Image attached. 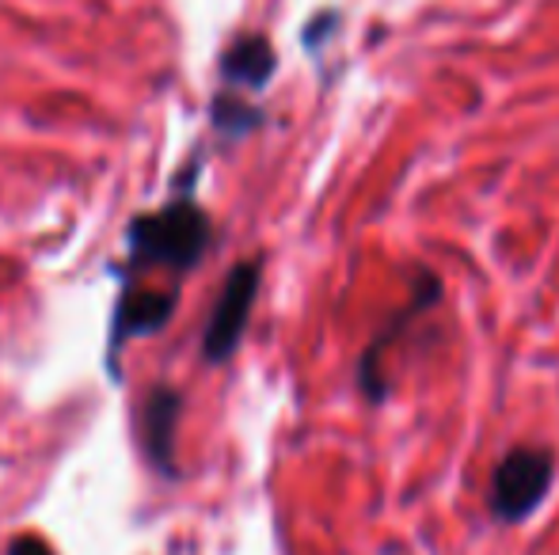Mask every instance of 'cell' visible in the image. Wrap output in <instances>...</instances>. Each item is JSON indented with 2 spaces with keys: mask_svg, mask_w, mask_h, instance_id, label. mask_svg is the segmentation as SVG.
I'll list each match as a JSON object with an SVG mask.
<instances>
[{
  "mask_svg": "<svg viewBox=\"0 0 559 555\" xmlns=\"http://www.w3.org/2000/svg\"><path fill=\"white\" fill-rule=\"evenodd\" d=\"M210 240H214V225H210L206 209L191 198V191L171 198L156 214L138 217L126 232L133 270L164 267L176 270V275H191L206 260Z\"/></svg>",
  "mask_w": 559,
  "mask_h": 555,
  "instance_id": "1",
  "label": "cell"
},
{
  "mask_svg": "<svg viewBox=\"0 0 559 555\" xmlns=\"http://www.w3.org/2000/svg\"><path fill=\"white\" fill-rule=\"evenodd\" d=\"M556 483V453L537 442H518L495 460L491 518L502 526L530 521L548 503Z\"/></svg>",
  "mask_w": 559,
  "mask_h": 555,
  "instance_id": "2",
  "label": "cell"
},
{
  "mask_svg": "<svg viewBox=\"0 0 559 555\" xmlns=\"http://www.w3.org/2000/svg\"><path fill=\"white\" fill-rule=\"evenodd\" d=\"M259 281H263V260H243L228 270L214 312H210V324L202 331V358L210 365H225L243 342V331H248L251 309H255L259 297Z\"/></svg>",
  "mask_w": 559,
  "mask_h": 555,
  "instance_id": "3",
  "label": "cell"
},
{
  "mask_svg": "<svg viewBox=\"0 0 559 555\" xmlns=\"http://www.w3.org/2000/svg\"><path fill=\"white\" fill-rule=\"evenodd\" d=\"M438 301H442V278L427 267H415L407 301L400 304L396 316H392L389 324L369 339V347L361 350V358H358V388L366 393V400L381 403L384 396H389V381H384V354H389L392 342L404 339V335L412 331V327L419 324L430 309H438Z\"/></svg>",
  "mask_w": 559,
  "mask_h": 555,
  "instance_id": "4",
  "label": "cell"
},
{
  "mask_svg": "<svg viewBox=\"0 0 559 555\" xmlns=\"http://www.w3.org/2000/svg\"><path fill=\"white\" fill-rule=\"evenodd\" d=\"M274 69H278V53L266 35H240L222 53V76L228 92H263L274 81Z\"/></svg>",
  "mask_w": 559,
  "mask_h": 555,
  "instance_id": "5",
  "label": "cell"
},
{
  "mask_svg": "<svg viewBox=\"0 0 559 555\" xmlns=\"http://www.w3.org/2000/svg\"><path fill=\"white\" fill-rule=\"evenodd\" d=\"M179 411H183V396L176 388H153V396L145 400V411H141V426H145V449L148 460H153L160 472H176L171 460H176V422Z\"/></svg>",
  "mask_w": 559,
  "mask_h": 555,
  "instance_id": "6",
  "label": "cell"
},
{
  "mask_svg": "<svg viewBox=\"0 0 559 555\" xmlns=\"http://www.w3.org/2000/svg\"><path fill=\"white\" fill-rule=\"evenodd\" d=\"M118 319H115V331H111V373H115V362H118V350L130 335H153L160 331L164 324L171 319L176 312V293H138L133 297L126 289L118 297Z\"/></svg>",
  "mask_w": 559,
  "mask_h": 555,
  "instance_id": "7",
  "label": "cell"
},
{
  "mask_svg": "<svg viewBox=\"0 0 559 555\" xmlns=\"http://www.w3.org/2000/svg\"><path fill=\"white\" fill-rule=\"evenodd\" d=\"M259 122H263V111L251 107L243 96H236V92H222V96L214 99V126L222 130V134L243 137V134H251Z\"/></svg>",
  "mask_w": 559,
  "mask_h": 555,
  "instance_id": "8",
  "label": "cell"
},
{
  "mask_svg": "<svg viewBox=\"0 0 559 555\" xmlns=\"http://www.w3.org/2000/svg\"><path fill=\"white\" fill-rule=\"evenodd\" d=\"M8 555H53V552L46 548L38 536H15V541L8 544Z\"/></svg>",
  "mask_w": 559,
  "mask_h": 555,
  "instance_id": "9",
  "label": "cell"
}]
</instances>
